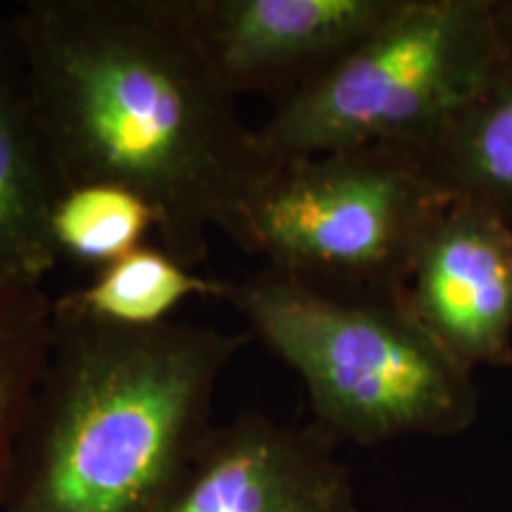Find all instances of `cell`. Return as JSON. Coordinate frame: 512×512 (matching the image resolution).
I'll return each instance as SVG.
<instances>
[{"instance_id": "1", "label": "cell", "mask_w": 512, "mask_h": 512, "mask_svg": "<svg viewBox=\"0 0 512 512\" xmlns=\"http://www.w3.org/2000/svg\"><path fill=\"white\" fill-rule=\"evenodd\" d=\"M10 22L64 190L138 195L159 247L197 271L271 159L185 0H29Z\"/></svg>"}, {"instance_id": "2", "label": "cell", "mask_w": 512, "mask_h": 512, "mask_svg": "<svg viewBox=\"0 0 512 512\" xmlns=\"http://www.w3.org/2000/svg\"><path fill=\"white\" fill-rule=\"evenodd\" d=\"M249 342L214 325L117 328L55 309L0 512H155Z\"/></svg>"}, {"instance_id": "3", "label": "cell", "mask_w": 512, "mask_h": 512, "mask_svg": "<svg viewBox=\"0 0 512 512\" xmlns=\"http://www.w3.org/2000/svg\"><path fill=\"white\" fill-rule=\"evenodd\" d=\"M223 302L302 377L316 425L335 441L456 437L475 425L472 370L422 330L401 297L320 290L259 266L228 280Z\"/></svg>"}, {"instance_id": "4", "label": "cell", "mask_w": 512, "mask_h": 512, "mask_svg": "<svg viewBox=\"0 0 512 512\" xmlns=\"http://www.w3.org/2000/svg\"><path fill=\"white\" fill-rule=\"evenodd\" d=\"M501 0H399L392 15L256 126L271 162L366 145L425 150L486 79Z\"/></svg>"}, {"instance_id": "5", "label": "cell", "mask_w": 512, "mask_h": 512, "mask_svg": "<svg viewBox=\"0 0 512 512\" xmlns=\"http://www.w3.org/2000/svg\"><path fill=\"white\" fill-rule=\"evenodd\" d=\"M448 202L420 147H347L271 162L228 240L320 290L401 297L415 249Z\"/></svg>"}, {"instance_id": "6", "label": "cell", "mask_w": 512, "mask_h": 512, "mask_svg": "<svg viewBox=\"0 0 512 512\" xmlns=\"http://www.w3.org/2000/svg\"><path fill=\"white\" fill-rule=\"evenodd\" d=\"M155 512H361L354 482L318 425L261 413L209 425Z\"/></svg>"}, {"instance_id": "7", "label": "cell", "mask_w": 512, "mask_h": 512, "mask_svg": "<svg viewBox=\"0 0 512 512\" xmlns=\"http://www.w3.org/2000/svg\"><path fill=\"white\" fill-rule=\"evenodd\" d=\"M401 299L463 368L512 366V228L451 200L422 235Z\"/></svg>"}, {"instance_id": "8", "label": "cell", "mask_w": 512, "mask_h": 512, "mask_svg": "<svg viewBox=\"0 0 512 512\" xmlns=\"http://www.w3.org/2000/svg\"><path fill=\"white\" fill-rule=\"evenodd\" d=\"M399 0H185L197 38L235 95L275 102L318 79Z\"/></svg>"}, {"instance_id": "9", "label": "cell", "mask_w": 512, "mask_h": 512, "mask_svg": "<svg viewBox=\"0 0 512 512\" xmlns=\"http://www.w3.org/2000/svg\"><path fill=\"white\" fill-rule=\"evenodd\" d=\"M62 192L15 29L0 17V283L43 287L60 264L53 211Z\"/></svg>"}, {"instance_id": "10", "label": "cell", "mask_w": 512, "mask_h": 512, "mask_svg": "<svg viewBox=\"0 0 512 512\" xmlns=\"http://www.w3.org/2000/svg\"><path fill=\"white\" fill-rule=\"evenodd\" d=\"M422 152L451 200L512 228V0H501V38L482 86Z\"/></svg>"}, {"instance_id": "11", "label": "cell", "mask_w": 512, "mask_h": 512, "mask_svg": "<svg viewBox=\"0 0 512 512\" xmlns=\"http://www.w3.org/2000/svg\"><path fill=\"white\" fill-rule=\"evenodd\" d=\"M226 292L228 280L204 278L162 247L143 245L100 268L88 285L55 297V309L117 328H157L188 299L223 302Z\"/></svg>"}, {"instance_id": "12", "label": "cell", "mask_w": 512, "mask_h": 512, "mask_svg": "<svg viewBox=\"0 0 512 512\" xmlns=\"http://www.w3.org/2000/svg\"><path fill=\"white\" fill-rule=\"evenodd\" d=\"M53 299L46 287L0 283V501L24 415L46 366Z\"/></svg>"}, {"instance_id": "13", "label": "cell", "mask_w": 512, "mask_h": 512, "mask_svg": "<svg viewBox=\"0 0 512 512\" xmlns=\"http://www.w3.org/2000/svg\"><path fill=\"white\" fill-rule=\"evenodd\" d=\"M155 235V214L117 185H79L62 192L53 211V238L62 259L110 266Z\"/></svg>"}]
</instances>
